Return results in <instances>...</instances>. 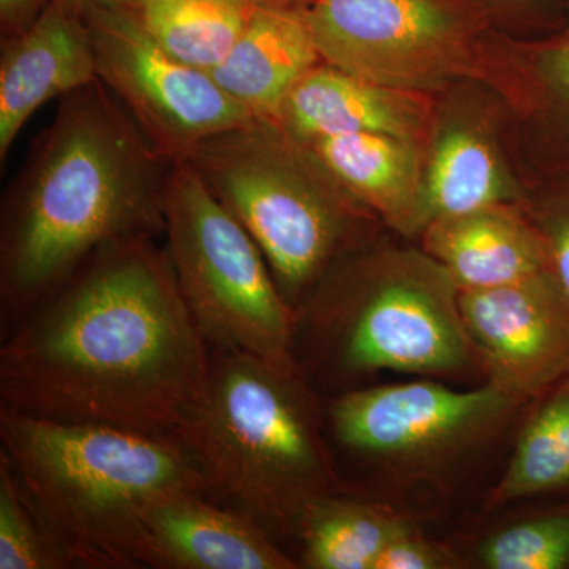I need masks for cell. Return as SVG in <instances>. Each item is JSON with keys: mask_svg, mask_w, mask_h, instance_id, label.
I'll list each match as a JSON object with an SVG mask.
<instances>
[{"mask_svg": "<svg viewBox=\"0 0 569 569\" xmlns=\"http://www.w3.org/2000/svg\"><path fill=\"white\" fill-rule=\"evenodd\" d=\"M157 239L97 250L2 337L0 407L173 432L203 387L211 348Z\"/></svg>", "mask_w": 569, "mask_h": 569, "instance_id": "cell-1", "label": "cell"}, {"mask_svg": "<svg viewBox=\"0 0 569 569\" xmlns=\"http://www.w3.org/2000/svg\"><path fill=\"white\" fill-rule=\"evenodd\" d=\"M102 81L67 93L40 134L0 216V336L97 250L163 238L173 168Z\"/></svg>", "mask_w": 569, "mask_h": 569, "instance_id": "cell-2", "label": "cell"}, {"mask_svg": "<svg viewBox=\"0 0 569 569\" xmlns=\"http://www.w3.org/2000/svg\"><path fill=\"white\" fill-rule=\"evenodd\" d=\"M173 433L209 496L244 512L287 550L298 546L307 509L343 490L325 397L301 370L211 348L203 387Z\"/></svg>", "mask_w": 569, "mask_h": 569, "instance_id": "cell-3", "label": "cell"}, {"mask_svg": "<svg viewBox=\"0 0 569 569\" xmlns=\"http://www.w3.org/2000/svg\"><path fill=\"white\" fill-rule=\"evenodd\" d=\"M459 293L425 250L372 239L337 261L299 307L296 365L323 397L381 372L481 378Z\"/></svg>", "mask_w": 569, "mask_h": 569, "instance_id": "cell-4", "label": "cell"}, {"mask_svg": "<svg viewBox=\"0 0 569 569\" xmlns=\"http://www.w3.org/2000/svg\"><path fill=\"white\" fill-rule=\"evenodd\" d=\"M0 451L71 568L138 569L146 512L176 493H208L173 432L54 421L0 407Z\"/></svg>", "mask_w": 569, "mask_h": 569, "instance_id": "cell-5", "label": "cell"}, {"mask_svg": "<svg viewBox=\"0 0 569 569\" xmlns=\"http://www.w3.org/2000/svg\"><path fill=\"white\" fill-rule=\"evenodd\" d=\"M260 247L298 313L326 272L373 239L376 213L276 119H252L186 157Z\"/></svg>", "mask_w": 569, "mask_h": 569, "instance_id": "cell-6", "label": "cell"}, {"mask_svg": "<svg viewBox=\"0 0 569 569\" xmlns=\"http://www.w3.org/2000/svg\"><path fill=\"white\" fill-rule=\"evenodd\" d=\"M307 21L323 62L361 80L419 93L482 81L529 114L518 47L481 0H313Z\"/></svg>", "mask_w": 569, "mask_h": 569, "instance_id": "cell-7", "label": "cell"}, {"mask_svg": "<svg viewBox=\"0 0 569 569\" xmlns=\"http://www.w3.org/2000/svg\"><path fill=\"white\" fill-rule=\"evenodd\" d=\"M163 219L176 282L209 347L299 370L298 313L252 236L187 162H174L168 176Z\"/></svg>", "mask_w": 569, "mask_h": 569, "instance_id": "cell-8", "label": "cell"}, {"mask_svg": "<svg viewBox=\"0 0 569 569\" xmlns=\"http://www.w3.org/2000/svg\"><path fill=\"white\" fill-rule=\"evenodd\" d=\"M530 403L482 381L455 389L437 378L366 385L325 397L336 466L369 479L430 481L500 436Z\"/></svg>", "mask_w": 569, "mask_h": 569, "instance_id": "cell-9", "label": "cell"}, {"mask_svg": "<svg viewBox=\"0 0 569 569\" xmlns=\"http://www.w3.org/2000/svg\"><path fill=\"white\" fill-rule=\"evenodd\" d=\"M91 31L97 74L123 104L153 148L182 162L206 138L252 121L208 71L162 47L129 9H81Z\"/></svg>", "mask_w": 569, "mask_h": 569, "instance_id": "cell-10", "label": "cell"}, {"mask_svg": "<svg viewBox=\"0 0 569 569\" xmlns=\"http://www.w3.org/2000/svg\"><path fill=\"white\" fill-rule=\"evenodd\" d=\"M459 310L486 383L531 403L569 377V302L549 271L460 291Z\"/></svg>", "mask_w": 569, "mask_h": 569, "instance_id": "cell-11", "label": "cell"}, {"mask_svg": "<svg viewBox=\"0 0 569 569\" xmlns=\"http://www.w3.org/2000/svg\"><path fill=\"white\" fill-rule=\"evenodd\" d=\"M134 561L153 569H298L253 519L203 492L157 501L142 518Z\"/></svg>", "mask_w": 569, "mask_h": 569, "instance_id": "cell-12", "label": "cell"}, {"mask_svg": "<svg viewBox=\"0 0 569 569\" xmlns=\"http://www.w3.org/2000/svg\"><path fill=\"white\" fill-rule=\"evenodd\" d=\"M99 80L96 51L81 9L52 0L28 31L2 39L0 160L43 104Z\"/></svg>", "mask_w": 569, "mask_h": 569, "instance_id": "cell-13", "label": "cell"}, {"mask_svg": "<svg viewBox=\"0 0 569 569\" xmlns=\"http://www.w3.org/2000/svg\"><path fill=\"white\" fill-rule=\"evenodd\" d=\"M436 118L426 93L361 80L323 62L288 93L276 121L302 142L385 133L427 146Z\"/></svg>", "mask_w": 569, "mask_h": 569, "instance_id": "cell-14", "label": "cell"}, {"mask_svg": "<svg viewBox=\"0 0 569 569\" xmlns=\"http://www.w3.org/2000/svg\"><path fill=\"white\" fill-rule=\"evenodd\" d=\"M527 192L505 159L489 121L436 118L427 142L421 197L411 238L436 220L496 204H523Z\"/></svg>", "mask_w": 569, "mask_h": 569, "instance_id": "cell-15", "label": "cell"}, {"mask_svg": "<svg viewBox=\"0 0 569 569\" xmlns=\"http://www.w3.org/2000/svg\"><path fill=\"white\" fill-rule=\"evenodd\" d=\"M421 249L460 291L486 290L548 271L545 247L522 204H496L436 220Z\"/></svg>", "mask_w": 569, "mask_h": 569, "instance_id": "cell-16", "label": "cell"}, {"mask_svg": "<svg viewBox=\"0 0 569 569\" xmlns=\"http://www.w3.org/2000/svg\"><path fill=\"white\" fill-rule=\"evenodd\" d=\"M323 63L305 7L254 6L213 81L253 118L277 119L288 93Z\"/></svg>", "mask_w": 569, "mask_h": 569, "instance_id": "cell-17", "label": "cell"}, {"mask_svg": "<svg viewBox=\"0 0 569 569\" xmlns=\"http://www.w3.org/2000/svg\"><path fill=\"white\" fill-rule=\"evenodd\" d=\"M306 144L381 222L411 238L426 144L385 133L337 134Z\"/></svg>", "mask_w": 569, "mask_h": 569, "instance_id": "cell-18", "label": "cell"}, {"mask_svg": "<svg viewBox=\"0 0 569 569\" xmlns=\"http://www.w3.org/2000/svg\"><path fill=\"white\" fill-rule=\"evenodd\" d=\"M417 527L387 501L329 493L307 509L299 529V565L306 569H376L392 539Z\"/></svg>", "mask_w": 569, "mask_h": 569, "instance_id": "cell-19", "label": "cell"}, {"mask_svg": "<svg viewBox=\"0 0 569 569\" xmlns=\"http://www.w3.org/2000/svg\"><path fill=\"white\" fill-rule=\"evenodd\" d=\"M569 492V377L531 402L486 508Z\"/></svg>", "mask_w": 569, "mask_h": 569, "instance_id": "cell-20", "label": "cell"}, {"mask_svg": "<svg viewBox=\"0 0 569 569\" xmlns=\"http://www.w3.org/2000/svg\"><path fill=\"white\" fill-rule=\"evenodd\" d=\"M253 9L250 0H140L133 11L168 54L209 73L230 54Z\"/></svg>", "mask_w": 569, "mask_h": 569, "instance_id": "cell-21", "label": "cell"}, {"mask_svg": "<svg viewBox=\"0 0 569 569\" xmlns=\"http://www.w3.org/2000/svg\"><path fill=\"white\" fill-rule=\"evenodd\" d=\"M530 91L529 118L537 126L548 170H569V0L556 31L518 41Z\"/></svg>", "mask_w": 569, "mask_h": 569, "instance_id": "cell-22", "label": "cell"}, {"mask_svg": "<svg viewBox=\"0 0 569 569\" xmlns=\"http://www.w3.org/2000/svg\"><path fill=\"white\" fill-rule=\"evenodd\" d=\"M0 569H71L0 451Z\"/></svg>", "mask_w": 569, "mask_h": 569, "instance_id": "cell-23", "label": "cell"}, {"mask_svg": "<svg viewBox=\"0 0 569 569\" xmlns=\"http://www.w3.org/2000/svg\"><path fill=\"white\" fill-rule=\"evenodd\" d=\"M475 556L486 569H568L569 507L501 527Z\"/></svg>", "mask_w": 569, "mask_h": 569, "instance_id": "cell-24", "label": "cell"}, {"mask_svg": "<svg viewBox=\"0 0 569 569\" xmlns=\"http://www.w3.org/2000/svg\"><path fill=\"white\" fill-rule=\"evenodd\" d=\"M522 206L541 238L548 271L569 302V170L546 171L545 183L529 190Z\"/></svg>", "mask_w": 569, "mask_h": 569, "instance_id": "cell-25", "label": "cell"}, {"mask_svg": "<svg viewBox=\"0 0 569 569\" xmlns=\"http://www.w3.org/2000/svg\"><path fill=\"white\" fill-rule=\"evenodd\" d=\"M462 567V559L451 546L426 538L418 526L392 539L376 565V569H456Z\"/></svg>", "mask_w": 569, "mask_h": 569, "instance_id": "cell-26", "label": "cell"}, {"mask_svg": "<svg viewBox=\"0 0 569 569\" xmlns=\"http://www.w3.org/2000/svg\"><path fill=\"white\" fill-rule=\"evenodd\" d=\"M503 29L539 37L556 31L563 21V0H481Z\"/></svg>", "mask_w": 569, "mask_h": 569, "instance_id": "cell-27", "label": "cell"}, {"mask_svg": "<svg viewBox=\"0 0 569 569\" xmlns=\"http://www.w3.org/2000/svg\"><path fill=\"white\" fill-rule=\"evenodd\" d=\"M52 0H0L2 39L21 36L39 20Z\"/></svg>", "mask_w": 569, "mask_h": 569, "instance_id": "cell-28", "label": "cell"}, {"mask_svg": "<svg viewBox=\"0 0 569 569\" xmlns=\"http://www.w3.org/2000/svg\"><path fill=\"white\" fill-rule=\"evenodd\" d=\"M71 6L78 9H89V7H97V9H129L133 10L140 0H67Z\"/></svg>", "mask_w": 569, "mask_h": 569, "instance_id": "cell-29", "label": "cell"}, {"mask_svg": "<svg viewBox=\"0 0 569 569\" xmlns=\"http://www.w3.org/2000/svg\"><path fill=\"white\" fill-rule=\"evenodd\" d=\"M254 6L305 7L309 9L313 0H250Z\"/></svg>", "mask_w": 569, "mask_h": 569, "instance_id": "cell-30", "label": "cell"}]
</instances>
